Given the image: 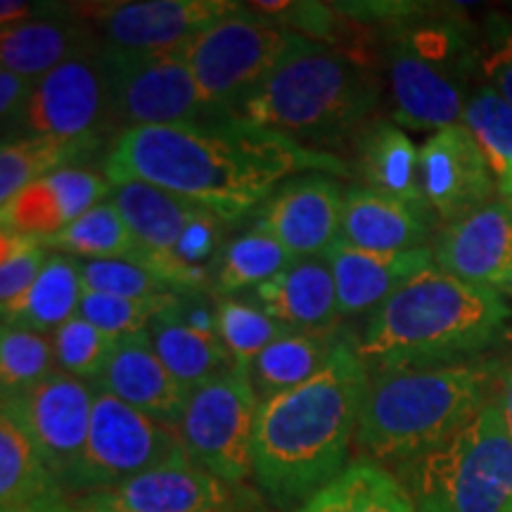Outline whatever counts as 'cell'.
Masks as SVG:
<instances>
[{
    "instance_id": "1",
    "label": "cell",
    "mask_w": 512,
    "mask_h": 512,
    "mask_svg": "<svg viewBox=\"0 0 512 512\" xmlns=\"http://www.w3.org/2000/svg\"><path fill=\"white\" fill-rule=\"evenodd\" d=\"M347 176L342 159L245 119L126 128L110 140V183L143 181L214 211L226 223L252 216L299 174Z\"/></svg>"
},
{
    "instance_id": "2",
    "label": "cell",
    "mask_w": 512,
    "mask_h": 512,
    "mask_svg": "<svg viewBox=\"0 0 512 512\" xmlns=\"http://www.w3.org/2000/svg\"><path fill=\"white\" fill-rule=\"evenodd\" d=\"M368 380L358 339L344 332L311 380L259 403L252 477L268 503L297 510L347 467Z\"/></svg>"
},
{
    "instance_id": "3",
    "label": "cell",
    "mask_w": 512,
    "mask_h": 512,
    "mask_svg": "<svg viewBox=\"0 0 512 512\" xmlns=\"http://www.w3.org/2000/svg\"><path fill=\"white\" fill-rule=\"evenodd\" d=\"M508 320L501 294L432 266L370 311L358 354L370 373L460 363L501 342Z\"/></svg>"
},
{
    "instance_id": "4",
    "label": "cell",
    "mask_w": 512,
    "mask_h": 512,
    "mask_svg": "<svg viewBox=\"0 0 512 512\" xmlns=\"http://www.w3.org/2000/svg\"><path fill=\"white\" fill-rule=\"evenodd\" d=\"M380 95V76L368 55L297 34L235 119L320 150L354 140L373 117Z\"/></svg>"
},
{
    "instance_id": "5",
    "label": "cell",
    "mask_w": 512,
    "mask_h": 512,
    "mask_svg": "<svg viewBox=\"0 0 512 512\" xmlns=\"http://www.w3.org/2000/svg\"><path fill=\"white\" fill-rule=\"evenodd\" d=\"M494 363L460 361L370 373L356 425V446L396 470L456 434L486 406Z\"/></svg>"
},
{
    "instance_id": "6",
    "label": "cell",
    "mask_w": 512,
    "mask_h": 512,
    "mask_svg": "<svg viewBox=\"0 0 512 512\" xmlns=\"http://www.w3.org/2000/svg\"><path fill=\"white\" fill-rule=\"evenodd\" d=\"M392 119L415 131H441L463 121L467 98L482 74L479 38L460 17L411 15L377 27Z\"/></svg>"
},
{
    "instance_id": "7",
    "label": "cell",
    "mask_w": 512,
    "mask_h": 512,
    "mask_svg": "<svg viewBox=\"0 0 512 512\" xmlns=\"http://www.w3.org/2000/svg\"><path fill=\"white\" fill-rule=\"evenodd\" d=\"M418 512H512V434L501 396L456 434L399 467Z\"/></svg>"
},
{
    "instance_id": "8",
    "label": "cell",
    "mask_w": 512,
    "mask_h": 512,
    "mask_svg": "<svg viewBox=\"0 0 512 512\" xmlns=\"http://www.w3.org/2000/svg\"><path fill=\"white\" fill-rule=\"evenodd\" d=\"M294 36L240 3L238 10L190 38L181 50L207 117L211 121L238 117L242 102L278 64Z\"/></svg>"
},
{
    "instance_id": "9",
    "label": "cell",
    "mask_w": 512,
    "mask_h": 512,
    "mask_svg": "<svg viewBox=\"0 0 512 512\" xmlns=\"http://www.w3.org/2000/svg\"><path fill=\"white\" fill-rule=\"evenodd\" d=\"M98 62L107 83L114 136L126 128L211 121L181 48L143 53L102 46Z\"/></svg>"
},
{
    "instance_id": "10",
    "label": "cell",
    "mask_w": 512,
    "mask_h": 512,
    "mask_svg": "<svg viewBox=\"0 0 512 512\" xmlns=\"http://www.w3.org/2000/svg\"><path fill=\"white\" fill-rule=\"evenodd\" d=\"M178 460H185V451L174 427L147 418L117 396L95 387L88 444L72 482L67 484V496L114 489Z\"/></svg>"
},
{
    "instance_id": "11",
    "label": "cell",
    "mask_w": 512,
    "mask_h": 512,
    "mask_svg": "<svg viewBox=\"0 0 512 512\" xmlns=\"http://www.w3.org/2000/svg\"><path fill=\"white\" fill-rule=\"evenodd\" d=\"M259 411L247 368L233 366L192 389L178 437L185 458L221 482L240 486L252 477V434Z\"/></svg>"
},
{
    "instance_id": "12",
    "label": "cell",
    "mask_w": 512,
    "mask_h": 512,
    "mask_svg": "<svg viewBox=\"0 0 512 512\" xmlns=\"http://www.w3.org/2000/svg\"><path fill=\"white\" fill-rule=\"evenodd\" d=\"M95 387L55 370L46 380L3 394V413L22 427L67 494L88 444Z\"/></svg>"
},
{
    "instance_id": "13",
    "label": "cell",
    "mask_w": 512,
    "mask_h": 512,
    "mask_svg": "<svg viewBox=\"0 0 512 512\" xmlns=\"http://www.w3.org/2000/svg\"><path fill=\"white\" fill-rule=\"evenodd\" d=\"M230 0H124V3L69 5L74 17L95 31L105 48L162 50L183 48L216 19L238 10Z\"/></svg>"
},
{
    "instance_id": "14",
    "label": "cell",
    "mask_w": 512,
    "mask_h": 512,
    "mask_svg": "<svg viewBox=\"0 0 512 512\" xmlns=\"http://www.w3.org/2000/svg\"><path fill=\"white\" fill-rule=\"evenodd\" d=\"M72 512H245L254 494L221 482L188 458L157 467L114 489L69 498Z\"/></svg>"
},
{
    "instance_id": "15",
    "label": "cell",
    "mask_w": 512,
    "mask_h": 512,
    "mask_svg": "<svg viewBox=\"0 0 512 512\" xmlns=\"http://www.w3.org/2000/svg\"><path fill=\"white\" fill-rule=\"evenodd\" d=\"M107 128H112L107 83L98 55H91L41 76L15 131L19 138H105Z\"/></svg>"
},
{
    "instance_id": "16",
    "label": "cell",
    "mask_w": 512,
    "mask_h": 512,
    "mask_svg": "<svg viewBox=\"0 0 512 512\" xmlns=\"http://www.w3.org/2000/svg\"><path fill=\"white\" fill-rule=\"evenodd\" d=\"M344 190L320 171L287 178L254 211V223L290 252L294 259L323 256L339 240Z\"/></svg>"
},
{
    "instance_id": "17",
    "label": "cell",
    "mask_w": 512,
    "mask_h": 512,
    "mask_svg": "<svg viewBox=\"0 0 512 512\" xmlns=\"http://www.w3.org/2000/svg\"><path fill=\"white\" fill-rule=\"evenodd\" d=\"M425 200L439 221L453 223L494 202L498 181L463 124L441 128L420 150Z\"/></svg>"
},
{
    "instance_id": "18",
    "label": "cell",
    "mask_w": 512,
    "mask_h": 512,
    "mask_svg": "<svg viewBox=\"0 0 512 512\" xmlns=\"http://www.w3.org/2000/svg\"><path fill=\"white\" fill-rule=\"evenodd\" d=\"M434 266L465 283L512 294V204L494 200L446 223L432 240Z\"/></svg>"
},
{
    "instance_id": "19",
    "label": "cell",
    "mask_w": 512,
    "mask_h": 512,
    "mask_svg": "<svg viewBox=\"0 0 512 512\" xmlns=\"http://www.w3.org/2000/svg\"><path fill=\"white\" fill-rule=\"evenodd\" d=\"M112 188L110 178L83 166L55 171L19 190L10 202L0 204V226L3 233L46 242L95 204L110 200Z\"/></svg>"
},
{
    "instance_id": "20",
    "label": "cell",
    "mask_w": 512,
    "mask_h": 512,
    "mask_svg": "<svg viewBox=\"0 0 512 512\" xmlns=\"http://www.w3.org/2000/svg\"><path fill=\"white\" fill-rule=\"evenodd\" d=\"M323 259L335 275L339 318L377 309L401 287L434 266L432 247L411 252H370L349 245L342 238L323 254Z\"/></svg>"
},
{
    "instance_id": "21",
    "label": "cell",
    "mask_w": 512,
    "mask_h": 512,
    "mask_svg": "<svg viewBox=\"0 0 512 512\" xmlns=\"http://www.w3.org/2000/svg\"><path fill=\"white\" fill-rule=\"evenodd\" d=\"M119 401L128 403L147 418L178 430L190 392L169 373L157 356L147 332L119 339L105 370L95 382Z\"/></svg>"
},
{
    "instance_id": "22",
    "label": "cell",
    "mask_w": 512,
    "mask_h": 512,
    "mask_svg": "<svg viewBox=\"0 0 512 512\" xmlns=\"http://www.w3.org/2000/svg\"><path fill=\"white\" fill-rule=\"evenodd\" d=\"M439 216L430 207H413L368 185L344 190L339 238L370 252H411L427 247Z\"/></svg>"
},
{
    "instance_id": "23",
    "label": "cell",
    "mask_w": 512,
    "mask_h": 512,
    "mask_svg": "<svg viewBox=\"0 0 512 512\" xmlns=\"http://www.w3.org/2000/svg\"><path fill=\"white\" fill-rule=\"evenodd\" d=\"M249 302L294 330H323L339 325L335 275L323 256L294 259L285 271L254 287Z\"/></svg>"
},
{
    "instance_id": "24",
    "label": "cell",
    "mask_w": 512,
    "mask_h": 512,
    "mask_svg": "<svg viewBox=\"0 0 512 512\" xmlns=\"http://www.w3.org/2000/svg\"><path fill=\"white\" fill-rule=\"evenodd\" d=\"M102 50L95 31L72 15L69 5L55 17L38 19L0 34V60L10 72L38 81L64 62L98 55Z\"/></svg>"
},
{
    "instance_id": "25",
    "label": "cell",
    "mask_w": 512,
    "mask_h": 512,
    "mask_svg": "<svg viewBox=\"0 0 512 512\" xmlns=\"http://www.w3.org/2000/svg\"><path fill=\"white\" fill-rule=\"evenodd\" d=\"M351 150L356 174L368 188L413 207H430L420 181V150L394 119H370Z\"/></svg>"
},
{
    "instance_id": "26",
    "label": "cell",
    "mask_w": 512,
    "mask_h": 512,
    "mask_svg": "<svg viewBox=\"0 0 512 512\" xmlns=\"http://www.w3.org/2000/svg\"><path fill=\"white\" fill-rule=\"evenodd\" d=\"M69 496L22 427L0 413V508L3 512L62 510Z\"/></svg>"
},
{
    "instance_id": "27",
    "label": "cell",
    "mask_w": 512,
    "mask_h": 512,
    "mask_svg": "<svg viewBox=\"0 0 512 512\" xmlns=\"http://www.w3.org/2000/svg\"><path fill=\"white\" fill-rule=\"evenodd\" d=\"M344 332L347 330L339 325L323 330H292L268 344L249 366L259 403L311 380L335 354Z\"/></svg>"
},
{
    "instance_id": "28",
    "label": "cell",
    "mask_w": 512,
    "mask_h": 512,
    "mask_svg": "<svg viewBox=\"0 0 512 512\" xmlns=\"http://www.w3.org/2000/svg\"><path fill=\"white\" fill-rule=\"evenodd\" d=\"M292 512H418L399 475L370 458L344 467L328 486Z\"/></svg>"
},
{
    "instance_id": "29",
    "label": "cell",
    "mask_w": 512,
    "mask_h": 512,
    "mask_svg": "<svg viewBox=\"0 0 512 512\" xmlns=\"http://www.w3.org/2000/svg\"><path fill=\"white\" fill-rule=\"evenodd\" d=\"M83 297L79 259L67 254L48 256L36 283L15 302L3 304V325L48 332L79 313Z\"/></svg>"
},
{
    "instance_id": "30",
    "label": "cell",
    "mask_w": 512,
    "mask_h": 512,
    "mask_svg": "<svg viewBox=\"0 0 512 512\" xmlns=\"http://www.w3.org/2000/svg\"><path fill=\"white\" fill-rule=\"evenodd\" d=\"M147 337L169 373L188 392L235 366L233 356L228 354L219 337L202 335V332L188 328L183 320H178L174 306L155 316L147 328Z\"/></svg>"
},
{
    "instance_id": "31",
    "label": "cell",
    "mask_w": 512,
    "mask_h": 512,
    "mask_svg": "<svg viewBox=\"0 0 512 512\" xmlns=\"http://www.w3.org/2000/svg\"><path fill=\"white\" fill-rule=\"evenodd\" d=\"M102 136L86 138H10L0 147V204L10 202L19 190L55 171L72 169L98 155Z\"/></svg>"
},
{
    "instance_id": "32",
    "label": "cell",
    "mask_w": 512,
    "mask_h": 512,
    "mask_svg": "<svg viewBox=\"0 0 512 512\" xmlns=\"http://www.w3.org/2000/svg\"><path fill=\"white\" fill-rule=\"evenodd\" d=\"M294 256L271 235L252 226L247 233L228 240L211 264L209 292L214 297L254 290L280 271H285Z\"/></svg>"
},
{
    "instance_id": "33",
    "label": "cell",
    "mask_w": 512,
    "mask_h": 512,
    "mask_svg": "<svg viewBox=\"0 0 512 512\" xmlns=\"http://www.w3.org/2000/svg\"><path fill=\"white\" fill-rule=\"evenodd\" d=\"M46 249H55L57 254L74 256L81 261L98 259H128L136 261L140 247L133 238L131 228L121 219L117 207L107 200L95 204L91 211L76 219L60 233L43 242Z\"/></svg>"
},
{
    "instance_id": "34",
    "label": "cell",
    "mask_w": 512,
    "mask_h": 512,
    "mask_svg": "<svg viewBox=\"0 0 512 512\" xmlns=\"http://www.w3.org/2000/svg\"><path fill=\"white\" fill-rule=\"evenodd\" d=\"M460 124L477 140L496 181H505L512 174V107L508 100L482 79L467 98Z\"/></svg>"
},
{
    "instance_id": "35",
    "label": "cell",
    "mask_w": 512,
    "mask_h": 512,
    "mask_svg": "<svg viewBox=\"0 0 512 512\" xmlns=\"http://www.w3.org/2000/svg\"><path fill=\"white\" fill-rule=\"evenodd\" d=\"M216 306H219V337L228 354L233 356L235 366L240 368L249 370L254 358L268 344L294 330L249 299L216 297Z\"/></svg>"
},
{
    "instance_id": "36",
    "label": "cell",
    "mask_w": 512,
    "mask_h": 512,
    "mask_svg": "<svg viewBox=\"0 0 512 512\" xmlns=\"http://www.w3.org/2000/svg\"><path fill=\"white\" fill-rule=\"evenodd\" d=\"M57 370L55 342L46 332L3 325L0 335V387L3 394L34 387Z\"/></svg>"
},
{
    "instance_id": "37",
    "label": "cell",
    "mask_w": 512,
    "mask_h": 512,
    "mask_svg": "<svg viewBox=\"0 0 512 512\" xmlns=\"http://www.w3.org/2000/svg\"><path fill=\"white\" fill-rule=\"evenodd\" d=\"M178 294H159V297H112V294L83 292L79 316L112 339L143 335L159 313L176 304Z\"/></svg>"
},
{
    "instance_id": "38",
    "label": "cell",
    "mask_w": 512,
    "mask_h": 512,
    "mask_svg": "<svg viewBox=\"0 0 512 512\" xmlns=\"http://www.w3.org/2000/svg\"><path fill=\"white\" fill-rule=\"evenodd\" d=\"M53 342L57 370L91 384L98 382L117 347V339L105 335L79 313L53 332Z\"/></svg>"
},
{
    "instance_id": "39",
    "label": "cell",
    "mask_w": 512,
    "mask_h": 512,
    "mask_svg": "<svg viewBox=\"0 0 512 512\" xmlns=\"http://www.w3.org/2000/svg\"><path fill=\"white\" fill-rule=\"evenodd\" d=\"M79 273L83 292L112 294V297H159V294L176 292L155 271L128 259H79Z\"/></svg>"
},
{
    "instance_id": "40",
    "label": "cell",
    "mask_w": 512,
    "mask_h": 512,
    "mask_svg": "<svg viewBox=\"0 0 512 512\" xmlns=\"http://www.w3.org/2000/svg\"><path fill=\"white\" fill-rule=\"evenodd\" d=\"M46 261L43 242L17 233L0 235V304L22 297L36 283Z\"/></svg>"
},
{
    "instance_id": "41",
    "label": "cell",
    "mask_w": 512,
    "mask_h": 512,
    "mask_svg": "<svg viewBox=\"0 0 512 512\" xmlns=\"http://www.w3.org/2000/svg\"><path fill=\"white\" fill-rule=\"evenodd\" d=\"M479 67L484 79L508 100L512 107V22L501 15H489L479 36Z\"/></svg>"
},
{
    "instance_id": "42",
    "label": "cell",
    "mask_w": 512,
    "mask_h": 512,
    "mask_svg": "<svg viewBox=\"0 0 512 512\" xmlns=\"http://www.w3.org/2000/svg\"><path fill=\"white\" fill-rule=\"evenodd\" d=\"M223 226H226V221L216 216L214 211L204 207L197 211L176 245V264L183 268H211L223 249Z\"/></svg>"
},
{
    "instance_id": "43",
    "label": "cell",
    "mask_w": 512,
    "mask_h": 512,
    "mask_svg": "<svg viewBox=\"0 0 512 512\" xmlns=\"http://www.w3.org/2000/svg\"><path fill=\"white\" fill-rule=\"evenodd\" d=\"M36 81L27 79V76L10 72V69H0V119H3V128H17L19 121L27 110L31 93H34Z\"/></svg>"
},
{
    "instance_id": "44",
    "label": "cell",
    "mask_w": 512,
    "mask_h": 512,
    "mask_svg": "<svg viewBox=\"0 0 512 512\" xmlns=\"http://www.w3.org/2000/svg\"><path fill=\"white\" fill-rule=\"evenodd\" d=\"M501 406H503L505 422H508V430L512 434V370H510L508 375H505L503 392H501Z\"/></svg>"
},
{
    "instance_id": "45",
    "label": "cell",
    "mask_w": 512,
    "mask_h": 512,
    "mask_svg": "<svg viewBox=\"0 0 512 512\" xmlns=\"http://www.w3.org/2000/svg\"><path fill=\"white\" fill-rule=\"evenodd\" d=\"M498 192L505 197V202L512 204V174L505 178V181L498 183Z\"/></svg>"
},
{
    "instance_id": "46",
    "label": "cell",
    "mask_w": 512,
    "mask_h": 512,
    "mask_svg": "<svg viewBox=\"0 0 512 512\" xmlns=\"http://www.w3.org/2000/svg\"><path fill=\"white\" fill-rule=\"evenodd\" d=\"M38 512H72V508L67 505V508H62V510H38Z\"/></svg>"
}]
</instances>
